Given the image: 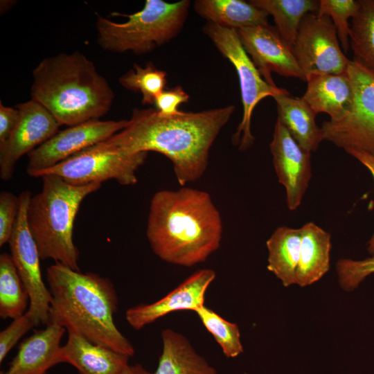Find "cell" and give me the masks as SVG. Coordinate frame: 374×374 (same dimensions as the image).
<instances>
[{
	"instance_id": "8d00e7d4",
	"label": "cell",
	"mask_w": 374,
	"mask_h": 374,
	"mask_svg": "<svg viewBox=\"0 0 374 374\" xmlns=\"http://www.w3.org/2000/svg\"><path fill=\"white\" fill-rule=\"evenodd\" d=\"M116 374H154L146 370L142 365L136 364L134 365L128 364L123 370Z\"/></svg>"
},
{
	"instance_id": "1f68e13d",
	"label": "cell",
	"mask_w": 374,
	"mask_h": 374,
	"mask_svg": "<svg viewBox=\"0 0 374 374\" xmlns=\"http://www.w3.org/2000/svg\"><path fill=\"white\" fill-rule=\"evenodd\" d=\"M37 326L28 312L12 322L0 332V362L17 341L33 327Z\"/></svg>"
},
{
	"instance_id": "836d02e7",
	"label": "cell",
	"mask_w": 374,
	"mask_h": 374,
	"mask_svg": "<svg viewBox=\"0 0 374 374\" xmlns=\"http://www.w3.org/2000/svg\"><path fill=\"white\" fill-rule=\"evenodd\" d=\"M190 96L181 85L165 89L157 96L154 101L155 109L158 113L166 117L179 114V105L188 102Z\"/></svg>"
},
{
	"instance_id": "603a6c76",
	"label": "cell",
	"mask_w": 374,
	"mask_h": 374,
	"mask_svg": "<svg viewBox=\"0 0 374 374\" xmlns=\"http://www.w3.org/2000/svg\"><path fill=\"white\" fill-rule=\"evenodd\" d=\"M195 11L220 26L239 30L268 24V14L242 0H196Z\"/></svg>"
},
{
	"instance_id": "52a82bcc",
	"label": "cell",
	"mask_w": 374,
	"mask_h": 374,
	"mask_svg": "<svg viewBox=\"0 0 374 374\" xmlns=\"http://www.w3.org/2000/svg\"><path fill=\"white\" fill-rule=\"evenodd\" d=\"M204 33L218 51L234 66L238 76L243 115L232 142L242 151L251 148L254 136L251 132V121L256 106L264 98H274L287 90L267 83L244 51L236 30L220 26L207 21Z\"/></svg>"
},
{
	"instance_id": "ffe728a7",
	"label": "cell",
	"mask_w": 374,
	"mask_h": 374,
	"mask_svg": "<svg viewBox=\"0 0 374 374\" xmlns=\"http://www.w3.org/2000/svg\"><path fill=\"white\" fill-rule=\"evenodd\" d=\"M274 99L277 104V118L295 141L310 152L317 150L324 140L321 127L315 121L317 114L302 98L291 96L287 90Z\"/></svg>"
},
{
	"instance_id": "7a4b0ae2",
	"label": "cell",
	"mask_w": 374,
	"mask_h": 374,
	"mask_svg": "<svg viewBox=\"0 0 374 374\" xmlns=\"http://www.w3.org/2000/svg\"><path fill=\"white\" fill-rule=\"evenodd\" d=\"M146 235L160 259L193 267L219 249L222 219L205 191L187 187L159 190L150 202Z\"/></svg>"
},
{
	"instance_id": "9a60e30c",
	"label": "cell",
	"mask_w": 374,
	"mask_h": 374,
	"mask_svg": "<svg viewBox=\"0 0 374 374\" xmlns=\"http://www.w3.org/2000/svg\"><path fill=\"white\" fill-rule=\"evenodd\" d=\"M278 181L286 191L289 210L301 204L308 187L311 173V152L302 148L277 118L269 145Z\"/></svg>"
},
{
	"instance_id": "2e32d148",
	"label": "cell",
	"mask_w": 374,
	"mask_h": 374,
	"mask_svg": "<svg viewBox=\"0 0 374 374\" xmlns=\"http://www.w3.org/2000/svg\"><path fill=\"white\" fill-rule=\"evenodd\" d=\"M215 277V271L211 269L198 270L159 300L127 309L125 319L132 328L139 330L173 312H195L204 305L206 292Z\"/></svg>"
},
{
	"instance_id": "7402d4cb",
	"label": "cell",
	"mask_w": 374,
	"mask_h": 374,
	"mask_svg": "<svg viewBox=\"0 0 374 374\" xmlns=\"http://www.w3.org/2000/svg\"><path fill=\"white\" fill-rule=\"evenodd\" d=\"M162 352L154 374H217L188 339L170 328L161 332Z\"/></svg>"
},
{
	"instance_id": "d590c367",
	"label": "cell",
	"mask_w": 374,
	"mask_h": 374,
	"mask_svg": "<svg viewBox=\"0 0 374 374\" xmlns=\"http://www.w3.org/2000/svg\"><path fill=\"white\" fill-rule=\"evenodd\" d=\"M346 152L362 163L371 173L374 179V157L364 152L353 149L346 150ZM368 251L374 255V233L368 242Z\"/></svg>"
},
{
	"instance_id": "3957f363",
	"label": "cell",
	"mask_w": 374,
	"mask_h": 374,
	"mask_svg": "<svg viewBox=\"0 0 374 374\" xmlns=\"http://www.w3.org/2000/svg\"><path fill=\"white\" fill-rule=\"evenodd\" d=\"M46 279L52 298L47 325L74 330L96 344L134 355L133 346L114 323L118 296L109 278L55 262L47 268Z\"/></svg>"
},
{
	"instance_id": "f1b7e54d",
	"label": "cell",
	"mask_w": 374,
	"mask_h": 374,
	"mask_svg": "<svg viewBox=\"0 0 374 374\" xmlns=\"http://www.w3.org/2000/svg\"><path fill=\"white\" fill-rule=\"evenodd\" d=\"M195 312L205 328L213 335L226 357L234 358L243 352L237 324L224 319L205 305Z\"/></svg>"
},
{
	"instance_id": "4fadbf2b",
	"label": "cell",
	"mask_w": 374,
	"mask_h": 374,
	"mask_svg": "<svg viewBox=\"0 0 374 374\" xmlns=\"http://www.w3.org/2000/svg\"><path fill=\"white\" fill-rule=\"evenodd\" d=\"M19 123L5 141L0 143V177L12 178L17 161L59 132L61 125L51 112L33 99L18 104Z\"/></svg>"
},
{
	"instance_id": "6da1fadb",
	"label": "cell",
	"mask_w": 374,
	"mask_h": 374,
	"mask_svg": "<svg viewBox=\"0 0 374 374\" xmlns=\"http://www.w3.org/2000/svg\"><path fill=\"white\" fill-rule=\"evenodd\" d=\"M230 105L170 117L155 108H134L125 127L94 148L131 154L154 151L170 159L179 184L199 179L206 171L212 145L235 111Z\"/></svg>"
},
{
	"instance_id": "277c9868",
	"label": "cell",
	"mask_w": 374,
	"mask_h": 374,
	"mask_svg": "<svg viewBox=\"0 0 374 374\" xmlns=\"http://www.w3.org/2000/svg\"><path fill=\"white\" fill-rule=\"evenodd\" d=\"M31 99L62 125L99 120L110 109L114 93L94 64L80 52L43 59L33 71Z\"/></svg>"
},
{
	"instance_id": "ac0fdd59",
	"label": "cell",
	"mask_w": 374,
	"mask_h": 374,
	"mask_svg": "<svg viewBox=\"0 0 374 374\" xmlns=\"http://www.w3.org/2000/svg\"><path fill=\"white\" fill-rule=\"evenodd\" d=\"M302 98L317 114L326 113L330 121L339 122L351 111L354 91L347 73L314 75L307 78Z\"/></svg>"
},
{
	"instance_id": "8992f818",
	"label": "cell",
	"mask_w": 374,
	"mask_h": 374,
	"mask_svg": "<svg viewBox=\"0 0 374 374\" xmlns=\"http://www.w3.org/2000/svg\"><path fill=\"white\" fill-rule=\"evenodd\" d=\"M190 1L169 3L162 0H146L142 10L123 16L125 22H116L98 16L96 26L98 43L106 51L115 53L131 51L149 53L175 38L186 21Z\"/></svg>"
},
{
	"instance_id": "7c38bea8",
	"label": "cell",
	"mask_w": 374,
	"mask_h": 374,
	"mask_svg": "<svg viewBox=\"0 0 374 374\" xmlns=\"http://www.w3.org/2000/svg\"><path fill=\"white\" fill-rule=\"evenodd\" d=\"M127 122L93 120L59 131L28 154V175L35 177L75 154L106 141L125 127Z\"/></svg>"
},
{
	"instance_id": "8fae6325",
	"label": "cell",
	"mask_w": 374,
	"mask_h": 374,
	"mask_svg": "<svg viewBox=\"0 0 374 374\" xmlns=\"http://www.w3.org/2000/svg\"><path fill=\"white\" fill-rule=\"evenodd\" d=\"M32 194L19 196V212L9 240L11 257L29 296L28 312L37 325L48 322L51 295L41 274L39 251L27 222V208Z\"/></svg>"
},
{
	"instance_id": "4dcf8cb0",
	"label": "cell",
	"mask_w": 374,
	"mask_h": 374,
	"mask_svg": "<svg viewBox=\"0 0 374 374\" xmlns=\"http://www.w3.org/2000/svg\"><path fill=\"white\" fill-rule=\"evenodd\" d=\"M336 269L341 287L347 292L353 291L374 273V255L359 260L340 259Z\"/></svg>"
},
{
	"instance_id": "e575fe53",
	"label": "cell",
	"mask_w": 374,
	"mask_h": 374,
	"mask_svg": "<svg viewBox=\"0 0 374 374\" xmlns=\"http://www.w3.org/2000/svg\"><path fill=\"white\" fill-rule=\"evenodd\" d=\"M20 114L17 108L0 103V143L6 141L16 128Z\"/></svg>"
},
{
	"instance_id": "9c48e42d",
	"label": "cell",
	"mask_w": 374,
	"mask_h": 374,
	"mask_svg": "<svg viewBox=\"0 0 374 374\" xmlns=\"http://www.w3.org/2000/svg\"><path fill=\"white\" fill-rule=\"evenodd\" d=\"M148 153L125 154L100 151L91 146L38 172L34 177L52 174L73 185L102 184L109 179L123 186L134 185L137 182L136 171L144 163Z\"/></svg>"
},
{
	"instance_id": "484cf974",
	"label": "cell",
	"mask_w": 374,
	"mask_h": 374,
	"mask_svg": "<svg viewBox=\"0 0 374 374\" xmlns=\"http://www.w3.org/2000/svg\"><path fill=\"white\" fill-rule=\"evenodd\" d=\"M29 296L10 254L0 255V317L15 319L27 308Z\"/></svg>"
},
{
	"instance_id": "4316f807",
	"label": "cell",
	"mask_w": 374,
	"mask_h": 374,
	"mask_svg": "<svg viewBox=\"0 0 374 374\" xmlns=\"http://www.w3.org/2000/svg\"><path fill=\"white\" fill-rule=\"evenodd\" d=\"M350 48L354 59L374 72V0H359L351 19Z\"/></svg>"
},
{
	"instance_id": "5b68a950",
	"label": "cell",
	"mask_w": 374,
	"mask_h": 374,
	"mask_svg": "<svg viewBox=\"0 0 374 374\" xmlns=\"http://www.w3.org/2000/svg\"><path fill=\"white\" fill-rule=\"evenodd\" d=\"M41 177L42 188L31 196L27 208L28 226L40 258L79 271V251L73 240L75 218L84 199L102 184L73 185L52 174Z\"/></svg>"
},
{
	"instance_id": "44dd1931",
	"label": "cell",
	"mask_w": 374,
	"mask_h": 374,
	"mask_svg": "<svg viewBox=\"0 0 374 374\" xmlns=\"http://www.w3.org/2000/svg\"><path fill=\"white\" fill-rule=\"evenodd\" d=\"M300 258L296 284L310 285L321 279L330 268L331 235L313 222L301 227Z\"/></svg>"
},
{
	"instance_id": "d4e9b609",
	"label": "cell",
	"mask_w": 374,
	"mask_h": 374,
	"mask_svg": "<svg viewBox=\"0 0 374 374\" xmlns=\"http://www.w3.org/2000/svg\"><path fill=\"white\" fill-rule=\"evenodd\" d=\"M253 5L273 17L280 36L293 46L303 17L318 12L319 1L314 0H251Z\"/></svg>"
},
{
	"instance_id": "83f0119b",
	"label": "cell",
	"mask_w": 374,
	"mask_h": 374,
	"mask_svg": "<svg viewBox=\"0 0 374 374\" xmlns=\"http://www.w3.org/2000/svg\"><path fill=\"white\" fill-rule=\"evenodd\" d=\"M118 82L123 88L140 93L143 105H154L157 96L166 89L167 73L152 62H147L144 67L134 64Z\"/></svg>"
},
{
	"instance_id": "f546056e",
	"label": "cell",
	"mask_w": 374,
	"mask_h": 374,
	"mask_svg": "<svg viewBox=\"0 0 374 374\" xmlns=\"http://www.w3.org/2000/svg\"><path fill=\"white\" fill-rule=\"evenodd\" d=\"M359 8V0H321L317 15L328 16L336 30L344 52L350 48L349 19L355 17Z\"/></svg>"
},
{
	"instance_id": "cb8c5ba5",
	"label": "cell",
	"mask_w": 374,
	"mask_h": 374,
	"mask_svg": "<svg viewBox=\"0 0 374 374\" xmlns=\"http://www.w3.org/2000/svg\"><path fill=\"white\" fill-rule=\"evenodd\" d=\"M301 229L287 226L277 228L267 240V269L280 280L284 287L296 284L300 258Z\"/></svg>"
},
{
	"instance_id": "d6986e66",
	"label": "cell",
	"mask_w": 374,
	"mask_h": 374,
	"mask_svg": "<svg viewBox=\"0 0 374 374\" xmlns=\"http://www.w3.org/2000/svg\"><path fill=\"white\" fill-rule=\"evenodd\" d=\"M65 330L48 324L36 331L21 342L8 369L0 374H47L50 368L57 364V355Z\"/></svg>"
},
{
	"instance_id": "ba28073f",
	"label": "cell",
	"mask_w": 374,
	"mask_h": 374,
	"mask_svg": "<svg viewBox=\"0 0 374 374\" xmlns=\"http://www.w3.org/2000/svg\"><path fill=\"white\" fill-rule=\"evenodd\" d=\"M346 73L354 91L351 111L339 122H323V139L345 150L353 149L374 157V72L353 60Z\"/></svg>"
},
{
	"instance_id": "30bf717a",
	"label": "cell",
	"mask_w": 374,
	"mask_h": 374,
	"mask_svg": "<svg viewBox=\"0 0 374 374\" xmlns=\"http://www.w3.org/2000/svg\"><path fill=\"white\" fill-rule=\"evenodd\" d=\"M292 48L306 81L314 75L346 73L350 62L341 50L337 30L327 15H305Z\"/></svg>"
},
{
	"instance_id": "e0dca14e",
	"label": "cell",
	"mask_w": 374,
	"mask_h": 374,
	"mask_svg": "<svg viewBox=\"0 0 374 374\" xmlns=\"http://www.w3.org/2000/svg\"><path fill=\"white\" fill-rule=\"evenodd\" d=\"M67 331V341L57 355V364H70L79 374H116L129 364V356L91 342L74 330Z\"/></svg>"
},
{
	"instance_id": "d6a6232c",
	"label": "cell",
	"mask_w": 374,
	"mask_h": 374,
	"mask_svg": "<svg viewBox=\"0 0 374 374\" xmlns=\"http://www.w3.org/2000/svg\"><path fill=\"white\" fill-rule=\"evenodd\" d=\"M19 197L10 192L0 193V246L9 242L19 212Z\"/></svg>"
},
{
	"instance_id": "5bb4252c",
	"label": "cell",
	"mask_w": 374,
	"mask_h": 374,
	"mask_svg": "<svg viewBox=\"0 0 374 374\" xmlns=\"http://www.w3.org/2000/svg\"><path fill=\"white\" fill-rule=\"evenodd\" d=\"M240 42L264 80L276 86L274 72L287 78L306 81L291 46L269 24L236 30Z\"/></svg>"
}]
</instances>
